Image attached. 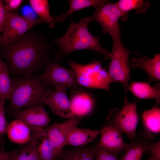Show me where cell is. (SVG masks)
Segmentation results:
<instances>
[{"label": "cell", "instance_id": "obj_1", "mask_svg": "<svg viewBox=\"0 0 160 160\" xmlns=\"http://www.w3.org/2000/svg\"><path fill=\"white\" fill-rule=\"evenodd\" d=\"M52 44L44 37L26 33L12 43L0 47L2 56L9 64V69L18 76L33 75L51 63Z\"/></svg>", "mask_w": 160, "mask_h": 160}, {"label": "cell", "instance_id": "obj_3", "mask_svg": "<svg viewBox=\"0 0 160 160\" xmlns=\"http://www.w3.org/2000/svg\"><path fill=\"white\" fill-rule=\"evenodd\" d=\"M71 18L70 25L64 34L54 40V44L58 47L56 59L61 61L66 55L81 49L95 51L100 53L105 60L109 59L110 52L100 45V36H93L88 29V25L92 21L90 16L83 17L77 23L75 22L72 17Z\"/></svg>", "mask_w": 160, "mask_h": 160}, {"label": "cell", "instance_id": "obj_21", "mask_svg": "<svg viewBox=\"0 0 160 160\" xmlns=\"http://www.w3.org/2000/svg\"><path fill=\"white\" fill-rule=\"evenodd\" d=\"M121 13V19L127 20L128 14L130 11L135 10L137 13L145 12L150 6L149 2L143 0H120L114 3Z\"/></svg>", "mask_w": 160, "mask_h": 160}, {"label": "cell", "instance_id": "obj_35", "mask_svg": "<svg viewBox=\"0 0 160 160\" xmlns=\"http://www.w3.org/2000/svg\"><path fill=\"white\" fill-rule=\"evenodd\" d=\"M18 151L15 153L14 154L12 155L11 157H10L8 160H15L16 156L17 154L18 153Z\"/></svg>", "mask_w": 160, "mask_h": 160}, {"label": "cell", "instance_id": "obj_17", "mask_svg": "<svg viewBox=\"0 0 160 160\" xmlns=\"http://www.w3.org/2000/svg\"><path fill=\"white\" fill-rule=\"evenodd\" d=\"M74 94L69 101L75 117L82 118L89 115L94 106L92 97L83 90Z\"/></svg>", "mask_w": 160, "mask_h": 160}, {"label": "cell", "instance_id": "obj_34", "mask_svg": "<svg viewBox=\"0 0 160 160\" xmlns=\"http://www.w3.org/2000/svg\"><path fill=\"white\" fill-rule=\"evenodd\" d=\"M16 150L11 152H6L4 151H0V160H8L12 155L17 152Z\"/></svg>", "mask_w": 160, "mask_h": 160}, {"label": "cell", "instance_id": "obj_4", "mask_svg": "<svg viewBox=\"0 0 160 160\" xmlns=\"http://www.w3.org/2000/svg\"><path fill=\"white\" fill-rule=\"evenodd\" d=\"M68 64L75 72L78 84L83 87L109 92L111 84L115 82L100 61H92L86 65L69 61Z\"/></svg>", "mask_w": 160, "mask_h": 160}, {"label": "cell", "instance_id": "obj_27", "mask_svg": "<svg viewBox=\"0 0 160 160\" xmlns=\"http://www.w3.org/2000/svg\"><path fill=\"white\" fill-rule=\"evenodd\" d=\"M95 148H79L68 152L73 160H95Z\"/></svg>", "mask_w": 160, "mask_h": 160}, {"label": "cell", "instance_id": "obj_33", "mask_svg": "<svg viewBox=\"0 0 160 160\" xmlns=\"http://www.w3.org/2000/svg\"><path fill=\"white\" fill-rule=\"evenodd\" d=\"M54 160H73L69 153V152L63 151L62 150L61 152L57 155Z\"/></svg>", "mask_w": 160, "mask_h": 160}, {"label": "cell", "instance_id": "obj_22", "mask_svg": "<svg viewBox=\"0 0 160 160\" xmlns=\"http://www.w3.org/2000/svg\"><path fill=\"white\" fill-rule=\"evenodd\" d=\"M106 0H70L68 3L70 4L68 10L65 13L54 19L55 23L63 21L68 17H72L75 11L89 7H93L95 9L106 1Z\"/></svg>", "mask_w": 160, "mask_h": 160}, {"label": "cell", "instance_id": "obj_30", "mask_svg": "<svg viewBox=\"0 0 160 160\" xmlns=\"http://www.w3.org/2000/svg\"><path fill=\"white\" fill-rule=\"evenodd\" d=\"M150 157L148 160H160V140L153 141L149 148Z\"/></svg>", "mask_w": 160, "mask_h": 160}, {"label": "cell", "instance_id": "obj_14", "mask_svg": "<svg viewBox=\"0 0 160 160\" xmlns=\"http://www.w3.org/2000/svg\"><path fill=\"white\" fill-rule=\"evenodd\" d=\"M66 90L63 87L56 89L45 99L44 103L54 113L63 118L71 119L75 117L66 94Z\"/></svg>", "mask_w": 160, "mask_h": 160}, {"label": "cell", "instance_id": "obj_16", "mask_svg": "<svg viewBox=\"0 0 160 160\" xmlns=\"http://www.w3.org/2000/svg\"><path fill=\"white\" fill-rule=\"evenodd\" d=\"M31 132L30 141L36 147L40 160H54L57 154L45 134L44 128Z\"/></svg>", "mask_w": 160, "mask_h": 160}, {"label": "cell", "instance_id": "obj_31", "mask_svg": "<svg viewBox=\"0 0 160 160\" xmlns=\"http://www.w3.org/2000/svg\"><path fill=\"white\" fill-rule=\"evenodd\" d=\"M8 12L5 8L4 1L0 0V37L6 26Z\"/></svg>", "mask_w": 160, "mask_h": 160}, {"label": "cell", "instance_id": "obj_10", "mask_svg": "<svg viewBox=\"0 0 160 160\" xmlns=\"http://www.w3.org/2000/svg\"><path fill=\"white\" fill-rule=\"evenodd\" d=\"M13 117L25 123L31 132L44 128L49 124V115L43 104L14 111L11 113Z\"/></svg>", "mask_w": 160, "mask_h": 160}, {"label": "cell", "instance_id": "obj_8", "mask_svg": "<svg viewBox=\"0 0 160 160\" xmlns=\"http://www.w3.org/2000/svg\"><path fill=\"white\" fill-rule=\"evenodd\" d=\"M42 75L56 89L62 87L70 88L73 93L83 90L79 86L75 72L55 62H52L46 66Z\"/></svg>", "mask_w": 160, "mask_h": 160}, {"label": "cell", "instance_id": "obj_5", "mask_svg": "<svg viewBox=\"0 0 160 160\" xmlns=\"http://www.w3.org/2000/svg\"><path fill=\"white\" fill-rule=\"evenodd\" d=\"M121 35L120 34L113 38V43L109 56L111 63L108 73L115 81H118L123 85L124 90V102H125L128 101L127 94L130 79L129 56L133 51L124 46Z\"/></svg>", "mask_w": 160, "mask_h": 160}, {"label": "cell", "instance_id": "obj_23", "mask_svg": "<svg viewBox=\"0 0 160 160\" xmlns=\"http://www.w3.org/2000/svg\"><path fill=\"white\" fill-rule=\"evenodd\" d=\"M142 120L146 131L151 134H159L160 131V109L154 106L145 111Z\"/></svg>", "mask_w": 160, "mask_h": 160}, {"label": "cell", "instance_id": "obj_9", "mask_svg": "<svg viewBox=\"0 0 160 160\" xmlns=\"http://www.w3.org/2000/svg\"><path fill=\"white\" fill-rule=\"evenodd\" d=\"M95 10L89 16L92 21H96L101 26L102 35L108 33L113 39L121 34L118 22L121 13L115 4L106 0Z\"/></svg>", "mask_w": 160, "mask_h": 160}, {"label": "cell", "instance_id": "obj_29", "mask_svg": "<svg viewBox=\"0 0 160 160\" xmlns=\"http://www.w3.org/2000/svg\"><path fill=\"white\" fill-rule=\"evenodd\" d=\"M95 160H118L116 156L100 146H95Z\"/></svg>", "mask_w": 160, "mask_h": 160}, {"label": "cell", "instance_id": "obj_26", "mask_svg": "<svg viewBox=\"0 0 160 160\" xmlns=\"http://www.w3.org/2000/svg\"><path fill=\"white\" fill-rule=\"evenodd\" d=\"M15 160H40L37 149L30 141L16 154Z\"/></svg>", "mask_w": 160, "mask_h": 160}, {"label": "cell", "instance_id": "obj_32", "mask_svg": "<svg viewBox=\"0 0 160 160\" xmlns=\"http://www.w3.org/2000/svg\"><path fill=\"white\" fill-rule=\"evenodd\" d=\"M22 0H5L4 2L5 4L4 7L8 12L17 9L23 1Z\"/></svg>", "mask_w": 160, "mask_h": 160}, {"label": "cell", "instance_id": "obj_18", "mask_svg": "<svg viewBox=\"0 0 160 160\" xmlns=\"http://www.w3.org/2000/svg\"><path fill=\"white\" fill-rule=\"evenodd\" d=\"M31 132L29 128L23 121L16 119L9 124L7 134L12 142L24 144L30 140Z\"/></svg>", "mask_w": 160, "mask_h": 160}, {"label": "cell", "instance_id": "obj_6", "mask_svg": "<svg viewBox=\"0 0 160 160\" xmlns=\"http://www.w3.org/2000/svg\"><path fill=\"white\" fill-rule=\"evenodd\" d=\"M136 102H125L121 109L111 111L106 118L108 125H112L121 133L126 135L131 141L136 138V129L138 121Z\"/></svg>", "mask_w": 160, "mask_h": 160}, {"label": "cell", "instance_id": "obj_13", "mask_svg": "<svg viewBox=\"0 0 160 160\" xmlns=\"http://www.w3.org/2000/svg\"><path fill=\"white\" fill-rule=\"evenodd\" d=\"M98 145L116 156L125 148V145L121 133L114 126H105L101 129Z\"/></svg>", "mask_w": 160, "mask_h": 160}, {"label": "cell", "instance_id": "obj_20", "mask_svg": "<svg viewBox=\"0 0 160 160\" xmlns=\"http://www.w3.org/2000/svg\"><path fill=\"white\" fill-rule=\"evenodd\" d=\"M101 131V129L94 130L81 129L76 126L70 132L65 145L78 146L85 145L95 139Z\"/></svg>", "mask_w": 160, "mask_h": 160}, {"label": "cell", "instance_id": "obj_7", "mask_svg": "<svg viewBox=\"0 0 160 160\" xmlns=\"http://www.w3.org/2000/svg\"><path fill=\"white\" fill-rule=\"evenodd\" d=\"M46 23L39 17L33 19L9 12L4 30L0 37V47L8 45L23 37L33 26Z\"/></svg>", "mask_w": 160, "mask_h": 160}, {"label": "cell", "instance_id": "obj_15", "mask_svg": "<svg viewBox=\"0 0 160 160\" xmlns=\"http://www.w3.org/2000/svg\"><path fill=\"white\" fill-rule=\"evenodd\" d=\"M132 68H139L146 73L148 80L146 83L150 84L154 81L160 80V55L155 54L152 58L146 56L139 58H132L130 63Z\"/></svg>", "mask_w": 160, "mask_h": 160}, {"label": "cell", "instance_id": "obj_12", "mask_svg": "<svg viewBox=\"0 0 160 160\" xmlns=\"http://www.w3.org/2000/svg\"><path fill=\"white\" fill-rule=\"evenodd\" d=\"M155 139L150 133L141 131L130 144L125 145V154L119 160H141L143 154L149 151L151 144Z\"/></svg>", "mask_w": 160, "mask_h": 160}, {"label": "cell", "instance_id": "obj_19", "mask_svg": "<svg viewBox=\"0 0 160 160\" xmlns=\"http://www.w3.org/2000/svg\"><path fill=\"white\" fill-rule=\"evenodd\" d=\"M128 90L141 99H155L156 103H160V84L157 83L153 87L146 82H135L129 84Z\"/></svg>", "mask_w": 160, "mask_h": 160}, {"label": "cell", "instance_id": "obj_11", "mask_svg": "<svg viewBox=\"0 0 160 160\" xmlns=\"http://www.w3.org/2000/svg\"><path fill=\"white\" fill-rule=\"evenodd\" d=\"M81 120L82 118L74 117L63 123L44 129L45 134L57 155L61 152L63 148L65 145L72 129Z\"/></svg>", "mask_w": 160, "mask_h": 160}, {"label": "cell", "instance_id": "obj_28", "mask_svg": "<svg viewBox=\"0 0 160 160\" xmlns=\"http://www.w3.org/2000/svg\"><path fill=\"white\" fill-rule=\"evenodd\" d=\"M6 99H0V137L7 133L9 124L7 122L5 114V103Z\"/></svg>", "mask_w": 160, "mask_h": 160}, {"label": "cell", "instance_id": "obj_25", "mask_svg": "<svg viewBox=\"0 0 160 160\" xmlns=\"http://www.w3.org/2000/svg\"><path fill=\"white\" fill-rule=\"evenodd\" d=\"M29 2L39 17L47 23L50 27L54 28L55 24L53 17L50 14L48 1L47 0H30Z\"/></svg>", "mask_w": 160, "mask_h": 160}, {"label": "cell", "instance_id": "obj_24", "mask_svg": "<svg viewBox=\"0 0 160 160\" xmlns=\"http://www.w3.org/2000/svg\"><path fill=\"white\" fill-rule=\"evenodd\" d=\"M12 85L9 66L0 57V99H8Z\"/></svg>", "mask_w": 160, "mask_h": 160}, {"label": "cell", "instance_id": "obj_2", "mask_svg": "<svg viewBox=\"0 0 160 160\" xmlns=\"http://www.w3.org/2000/svg\"><path fill=\"white\" fill-rule=\"evenodd\" d=\"M8 110L12 112L44 103L56 89L42 75L18 76L12 79Z\"/></svg>", "mask_w": 160, "mask_h": 160}]
</instances>
